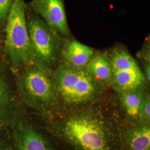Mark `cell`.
<instances>
[{
	"instance_id": "ac0fdd59",
	"label": "cell",
	"mask_w": 150,
	"mask_h": 150,
	"mask_svg": "<svg viewBox=\"0 0 150 150\" xmlns=\"http://www.w3.org/2000/svg\"><path fill=\"white\" fill-rule=\"evenodd\" d=\"M144 76L147 82H150V64L149 62H144Z\"/></svg>"
},
{
	"instance_id": "7c38bea8",
	"label": "cell",
	"mask_w": 150,
	"mask_h": 150,
	"mask_svg": "<svg viewBox=\"0 0 150 150\" xmlns=\"http://www.w3.org/2000/svg\"><path fill=\"white\" fill-rule=\"evenodd\" d=\"M120 93V100L126 114L130 118H139L144 98L140 90L125 91Z\"/></svg>"
},
{
	"instance_id": "8992f818",
	"label": "cell",
	"mask_w": 150,
	"mask_h": 150,
	"mask_svg": "<svg viewBox=\"0 0 150 150\" xmlns=\"http://www.w3.org/2000/svg\"><path fill=\"white\" fill-rule=\"evenodd\" d=\"M28 7L43 18L56 35L66 37L70 35L64 0H31Z\"/></svg>"
},
{
	"instance_id": "277c9868",
	"label": "cell",
	"mask_w": 150,
	"mask_h": 150,
	"mask_svg": "<svg viewBox=\"0 0 150 150\" xmlns=\"http://www.w3.org/2000/svg\"><path fill=\"white\" fill-rule=\"evenodd\" d=\"M27 24L34 59L44 68H51L59 54L57 35L35 12L27 15Z\"/></svg>"
},
{
	"instance_id": "2e32d148",
	"label": "cell",
	"mask_w": 150,
	"mask_h": 150,
	"mask_svg": "<svg viewBox=\"0 0 150 150\" xmlns=\"http://www.w3.org/2000/svg\"><path fill=\"white\" fill-rule=\"evenodd\" d=\"M8 96L5 87L0 80V105H4L7 101Z\"/></svg>"
},
{
	"instance_id": "52a82bcc",
	"label": "cell",
	"mask_w": 150,
	"mask_h": 150,
	"mask_svg": "<svg viewBox=\"0 0 150 150\" xmlns=\"http://www.w3.org/2000/svg\"><path fill=\"white\" fill-rule=\"evenodd\" d=\"M16 139L19 150H54L36 129L26 122L20 124Z\"/></svg>"
},
{
	"instance_id": "5bb4252c",
	"label": "cell",
	"mask_w": 150,
	"mask_h": 150,
	"mask_svg": "<svg viewBox=\"0 0 150 150\" xmlns=\"http://www.w3.org/2000/svg\"><path fill=\"white\" fill-rule=\"evenodd\" d=\"M139 118L144 123H150V98L149 95L144 97L143 103L141 106Z\"/></svg>"
},
{
	"instance_id": "4fadbf2b",
	"label": "cell",
	"mask_w": 150,
	"mask_h": 150,
	"mask_svg": "<svg viewBox=\"0 0 150 150\" xmlns=\"http://www.w3.org/2000/svg\"><path fill=\"white\" fill-rule=\"evenodd\" d=\"M108 59L112 70L127 71L139 69V66L134 57L122 48L115 49L110 54Z\"/></svg>"
},
{
	"instance_id": "d6986e66",
	"label": "cell",
	"mask_w": 150,
	"mask_h": 150,
	"mask_svg": "<svg viewBox=\"0 0 150 150\" xmlns=\"http://www.w3.org/2000/svg\"><path fill=\"white\" fill-rule=\"evenodd\" d=\"M150 150V149H149V150Z\"/></svg>"
},
{
	"instance_id": "3957f363",
	"label": "cell",
	"mask_w": 150,
	"mask_h": 150,
	"mask_svg": "<svg viewBox=\"0 0 150 150\" xmlns=\"http://www.w3.org/2000/svg\"><path fill=\"white\" fill-rule=\"evenodd\" d=\"M6 29V46L12 62L27 64L34 59L27 28L24 0H13Z\"/></svg>"
},
{
	"instance_id": "8fae6325",
	"label": "cell",
	"mask_w": 150,
	"mask_h": 150,
	"mask_svg": "<svg viewBox=\"0 0 150 150\" xmlns=\"http://www.w3.org/2000/svg\"><path fill=\"white\" fill-rule=\"evenodd\" d=\"M126 142L128 150L150 149V128L149 124L142 122L129 129Z\"/></svg>"
},
{
	"instance_id": "30bf717a",
	"label": "cell",
	"mask_w": 150,
	"mask_h": 150,
	"mask_svg": "<svg viewBox=\"0 0 150 150\" xmlns=\"http://www.w3.org/2000/svg\"><path fill=\"white\" fill-rule=\"evenodd\" d=\"M85 68L95 79L103 85H111V65L108 58L103 54H93Z\"/></svg>"
},
{
	"instance_id": "6da1fadb",
	"label": "cell",
	"mask_w": 150,
	"mask_h": 150,
	"mask_svg": "<svg viewBox=\"0 0 150 150\" xmlns=\"http://www.w3.org/2000/svg\"><path fill=\"white\" fill-rule=\"evenodd\" d=\"M70 150H121V136L113 118L89 107L68 111L57 125Z\"/></svg>"
},
{
	"instance_id": "7a4b0ae2",
	"label": "cell",
	"mask_w": 150,
	"mask_h": 150,
	"mask_svg": "<svg viewBox=\"0 0 150 150\" xmlns=\"http://www.w3.org/2000/svg\"><path fill=\"white\" fill-rule=\"evenodd\" d=\"M57 101L67 111L91 107L105 94L103 85L86 70L61 64L52 79Z\"/></svg>"
},
{
	"instance_id": "5b68a950",
	"label": "cell",
	"mask_w": 150,
	"mask_h": 150,
	"mask_svg": "<svg viewBox=\"0 0 150 150\" xmlns=\"http://www.w3.org/2000/svg\"><path fill=\"white\" fill-rule=\"evenodd\" d=\"M23 85L27 95L37 103L48 106L57 102L52 80L43 70H28L23 76Z\"/></svg>"
},
{
	"instance_id": "e0dca14e",
	"label": "cell",
	"mask_w": 150,
	"mask_h": 150,
	"mask_svg": "<svg viewBox=\"0 0 150 150\" xmlns=\"http://www.w3.org/2000/svg\"><path fill=\"white\" fill-rule=\"evenodd\" d=\"M150 43H147L142 51V56L145 60V62L150 63Z\"/></svg>"
},
{
	"instance_id": "9a60e30c",
	"label": "cell",
	"mask_w": 150,
	"mask_h": 150,
	"mask_svg": "<svg viewBox=\"0 0 150 150\" xmlns=\"http://www.w3.org/2000/svg\"><path fill=\"white\" fill-rule=\"evenodd\" d=\"M13 0H0V21L7 18Z\"/></svg>"
},
{
	"instance_id": "9c48e42d",
	"label": "cell",
	"mask_w": 150,
	"mask_h": 150,
	"mask_svg": "<svg viewBox=\"0 0 150 150\" xmlns=\"http://www.w3.org/2000/svg\"><path fill=\"white\" fill-rule=\"evenodd\" d=\"M112 72L111 85L120 92L140 90L146 82L144 74L140 69L127 71L112 70Z\"/></svg>"
},
{
	"instance_id": "ba28073f",
	"label": "cell",
	"mask_w": 150,
	"mask_h": 150,
	"mask_svg": "<svg viewBox=\"0 0 150 150\" xmlns=\"http://www.w3.org/2000/svg\"><path fill=\"white\" fill-rule=\"evenodd\" d=\"M61 54L65 64L81 68L86 67L94 53L91 47L76 40H71L65 43Z\"/></svg>"
}]
</instances>
